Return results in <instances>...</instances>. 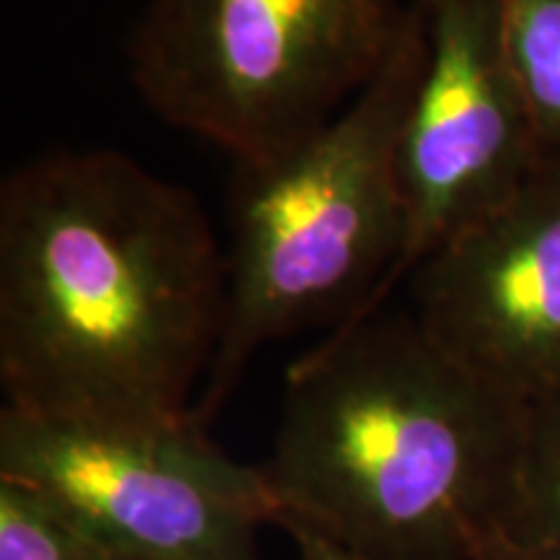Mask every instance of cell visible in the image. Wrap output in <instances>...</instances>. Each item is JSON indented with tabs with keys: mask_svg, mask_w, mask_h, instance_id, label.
I'll list each match as a JSON object with an SVG mask.
<instances>
[{
	"mask_svg": "<svg viewBox=\"0 0 560 560\" xmlns=\"http://www.w3.org/2000/svg\"><path fill=\"white\" fill-rule=\"evenodd\" d=\"M226 317L202 202L115 149L39 153L0 185L5 405L75 423L192 418Z\"/></svg>",
	"mask_w": 560,
	"mask_h": 560,
	"instance_id": "obj_1",
	"label": "cell"
},
{
	"mask_svg": "<svg viewBox=\"0 0 560 560\" xmlns=\"http://www.w3.org/2000/svg\"><path fill=\"white\" fill-rule=\"evenodd\" d=\"M527 405L416 314L335 327L291 363L262 475L359 560H472L509 529Z\"/></svg>",
	"mask_w": 560,
	"mask_h": 560,
	"instance_id": "obj_2",
	"label": "cell"
},
{
	"mask_svg": "<svg viewBox=\"0 0 560 560\" xmlns=\"http://www.w3.org/2000/svg\"><path fill=\"white\" fill-rule=\"evenodd\" d=\"M429 58L416 16L376 79L291 149L234 161L229 182L226 317L192 418L206 425L257 350L314 325L342 327L400 260L402 132Z\"/></svg>",
	"mask_w": 560,
	"mask_h": 560,
	"instance_id": "obj_3",
	"label": "cell"
},
{
	"mask_svg": "<svg viewBox=\"0 0 560 560\" xmlns=\"http://www.w3.org/2000/svg\"><path fill=\"white\" fill-rule=\"evenodd\" d=\"M418 0H149L128 73L159 120L231 161L325 128L389 60Z\"/></svg>",
	"mask_w": 560,
	"mask_h": 560,
	"instance_id": "obj_4",
	"label": "cell"
},
{
	"mask_svg": "<svg viewBox=\"0 0 560 560\" xmlns=\"http://www.w3.org/2000/svg\"><path fill=\"white\" fill-rule=\"evenodd\" d=\"M0 478L45 490L138 560H262L257 527L278 514L262 467L195 418L75 423L3 405Z\"/></svg>",
	"mask_w": 560,
	"mask_h": 560,
	"instance_id": "obj_5",
	"label": "cell"
},
{
	"mask_svg": "<svg viewBox=\"0 0 560 560\" xmlns=\"http://www.w3.org/2000/svg\"><path fill=\"white\" fill-rule=\"evenodd\" d=\"M420 5L429 58L400 149L405 244L355 322L380 314L405 278L514 198L548 159L511 66L501 0Z\"/></svg>",
	"mask_w": 560,
	"mask_h": 560,
	"instance_id": "obj_6",
	"label": "cell"
},
{
	"mask_svg": "<svg viewBox=\"0 0 560 560\" xmlns=\"http://www.w3.org/2000/svg\"><path fill=\"white\" fill-rule=\"evenodd\" d=\"M416 319L524 405L560 395V159L416 270Z\"/></svg>",
	"mask_w": 560,
	"mask_h": 560,
	"instance_id": "obj_7",
	"label": "cell"
},
{
	"mask_svg": "<svg viewBox=\"0 0 560 560\" xmlns=\"http://www.w3.org/2000/svg\"><path fill=\"white\" fill-rule=\"evenodd\" d=\"M0 560H138L45 490L0 478Z\"/></svg>",
	"mask_w": 560,
	"mask_h": 560,
	"instance_id": "obj_8",
	"label": "cell"
},
{
	"mask_svg": "<svg viewBox=\"0 0 560 560\" xmlns=\"http://www.w3.org/2000/svg\"><path fill=\"white\" fill-rule=\"evenodd\" d=\"M503 34L548 159H560V0H501Z\"/></svg>",
	"mask_w": 560,
	"mask_h": 560,
	"instance_id": "obj_9",
	"label": "cell"
},
{
	"mask_svg": "<svg viewBox=\"0 0 560 560\" xmlns=\"http://www.w3.org/2000/svg\"><path fill=\"white\" fill-rule=\"evenodd\" d=\"M506 532L560 552V395L527 405Z\"/></svg>",
	"mask_w": 560,
	"mask_h": 560,
	"instance_id": "obj_10",
	"label": "cell"
},
{
	"mask_svg": "<svg viewBox=\"0 0 560 560\" xmlns=\"http://www.w3.org/2000/svg\"><path fill=\"white\" fill-rule=\"evenodd\" d=\"M272 524L285 529V535L291 537L293 545L299 548V556L304 560H359L350 556L346 548H340L338 542H332L330 537L322 535L319 529H314L312 524L299 520L296 514H289V511H278Z\"/></svg>",
	"mask_w": 560,
	"mask_h": 560,
	"instance_id": "obj_11",
	"label": "cell"
},
{
	"mask_svg": "<svg viewBox=\"0 0 560 560\" xmlns=\"http://www.w3.org/2000/svg\"><path fill=\"white\" fill-rule=\"evenodd\" d=\"M472 560H560V552L548 548V545L524 540V537L511 535V532H499L488 542L480 545Z\"/></svg>",
	"mask_w": 560,
	"mask_h": 560,
	"instance_id": "obj_12",
	"label": "cell"
}]
</instances>
